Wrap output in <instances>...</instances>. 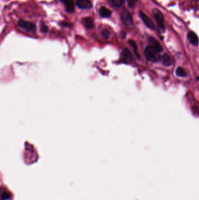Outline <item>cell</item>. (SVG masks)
<instances>
[{
  "label": "cell",
  "mask_w": 199,
  "mask_h": 200,
  "mask_svg": "<svg viewBox=\"0 0 199 200\" xmlns=\"http://www.w3.org/2000/svg\"><path fill=\"white\" fill-rule=\"evenodd\" d=\"M144 55L147 60L152 62H157L160 61L161 59L159 53L154 49L150 46L146 47L144 50Z\"/></svg>",
  "instance_id": "obj_1"
},
{
  "label": "cell",
  "mask_w": 199,
  "mask_h": 200,
  "mask_svg": "<svg viewBox=\"0 0 199 200\" xmlns=\"http://www.w3.org/2000/svg\"><path fill=\"white\" fill-rule=\"evenodd\" d=\"M152 14L156 22L157 25L159 29V30L162 32L165 31V25H164V19L162 13L158 9L154 8L152 11Z\"/></svg>",
  "instance_id": "obj_2"
},
{
  "label": "cell",
  "mask_w": 199,
  "mask_h": 200,
  "mask_svg": "<svg viewBox=\"0 0 199 200\" xmlns=\"http://www.w3.org/2000/svg\"><path fill=\"white\" fill-rule=\"evenodd\" d=\"M18 25L20 28L29 33H35L37 29L36 25L35 24L22 19L18 21Z\"/></svg>",
  "instance_id": "obj_3"
},
{
  "label": "cell",
  "mask_w": 199,
  "mask_h": 200,
  "mask_svg": "<svg viewBox=\"0 0 199 200\" xmlns=\"http://www.w3.org/2000/svg\"><path fill=\"white\" fill-rule=\"evenodd\" d=\"M122 20L123 24L127 26L131 27L133 25V19L131 15L127 10H125L122 14Z\"/></svg>",
  "instance_id": "obj_4"
},
{
  "label": "cell",
  "mask_w": 199,
  "mask_h": 200,
  "mask_svg": "<svg viewBox=\"0 0 199 200\" xmlns=\"http://www.w3.org/2000/svg\"><path fill=\"white\" fill-rule=\"evenodd\" d=\"M139 15L140 18H141L142 21H143V22L144 23V24L151 29L154 30L155 29V26L154 25V24L153 23L152 21L149 18V17L146 15L144 12L140 11L139 12Z\"/></svg>",
  "instance_id": "obj_5"
},
{
  "label": "cell",
  "mask_w": 199,
  "mask_h": 200,
  "mask_svg": "<svg viewBox=\"0 0 199 200\" xmlns=\"http://www.w3.org/2000/svg\"><path fill=\"white\" fill-rule=\"evenodd\" d=\"M64 5L66 11L72 14L75 10V4L73 0H60Z\"/></svg>",
  "instance_id": "obj_6"
},
{
  "label": "cell",
  "mask_w": 199,
  "mask_h": 200,
  "mask_svg": "<svg viewBox=\"0 0 199 200\" xmlns=\"http://www.w3.org/2000/svg\"><path fill=\"white\" fill-rule=\"evenodd\" d=\"M149 46H151L154 49L158 51V53H161L163 51V48L160 44V43L155 39L153 37H150L149 39Z\"/></svg>",
  "instance_id": "obj_7"
},
{
  "label": "cell",
  "mask_w": 199,
  "mask_h": 200,
  "mask_svg": "<svg viewBox=\"0 0 199 200\" xmlns=\"http://www.w3.org/2000/svg\"><path fill=\"white\" fill-rule=\"evenodd\" d=\"M75 4L79 8L82 9H90L92 6L90 0H77Z\"/></svg>",
  "instance_id": "obj_8"
},
{
  "label": "cell",
  "mask_w": 199,
  "mask_h": 200,
  "mask_svg": "<svg viewBox=\"0 0 199 200\" xmlns=\"http://www.w3.org/2000/svg\"><path fill=\"white\" fill-rule=\"evenodd\" d=\"M82 23L85 28L87 29H92L95 27V24L93 19L90 17H85L82 19Z\"/></svg>",
  "instance_id": "obj_9"
},
{
  "label": "cell",
  "mask_w": 199,
  "mask_h": 200,
  "mask_svg": "<svg viewBox=\"0 0 199 200\" xmlns=\"http://www.w3.org/2000/svg\"><path fill=\"white\" fill-rule=\"evenodd\" d=\"M187 37H188V41L190 42V43L191 44H192L193 45H195V46L198 45V44H199V38H198L197 35L195 32H193L192 31L189 32L188 34Z\"/></svg>",
  "instance_id": "obj_10"
},
{
  "label": "cell",
  "mask_w": 199,
  "mask_h": 200,
  "mask_svg": "<svg viewBox=\"0 0 199 200\" xmlns=\"http://www.w3.org/2000/svg\"><path fill=\"white\" fill-rule=\"evenodd\" d=\"M100 16L102 18H109L111 16L112 12L105 6H102L99 11Z\"/></svg>",
  "instance_id": "obj_11"
},
{
  "label": "cell",
  "mask_w": 199,
  "mask_h": 200,
  "mask_svg": "<svg viewBox=\"0 0 199 200\" xmlns=\"http://www.w3.org/2000/svg\"><path fill=\"white\" fill-rule=\"evenodd\" d=\"M121 55L123 59H124V60L127 61H131L132 60V58H133L132 54L130 50L127 48H124L122 50V53H121Z\"/></svg>",
  "instance_id": "obj_12"
},
{
  "label": "cell",
  "mask_w": 199,
  "mask_h": 200,
  "mask_svg": "<svg viewBox=\"0 0 199 200\" xmlns=\"http://www.w3.org/2000/svg\"><path fill=\"white\" fill-rule=\"evenodd\" d=\"M162 60L163 64L166 66H170L172 64L171 57L167 54H165L162 56Z\"/></svg>",
  "instance_id": "obj_13"
},
{
  "label": "cell",
  "mask_w": 199,
  "mask_h": 200,
  "mask_svg": "<svg viewBox=\"0 0 199 200\" xmlns=\"http://www.w3.org/2000/svg\"><path fill=\"white\" fill-rule=\"evenodd\" d=\"M176 74L177 76L181 77H185L187 76V73L186 71L182 67H179L176 70Z\"/></svg>",
  "instance_id": "obj_14"
},
{
  "label": "cell",
  "mask_w": 199,
  "mask_h": 200,
  "mask_svg": "<svg viewBox=\"0 0 199 200\" xmlns=\"http://www.w3.org/2000/svg\"><path fill=\"white\" fill-rule=\"evenodd\" d=\"M110 2L114 7L117 8L122 7L123 4V0H110Z\"/></svg>",
  "instance_id": "obj_15"
},
{
  "label": "cell",
  "mask_w": 199,
  "mask_h": 200,
  "mask_svg": "<svg viewBox=\"0 0 199 200\" xmlns=\"http://www.w3.org/2000/svg\"><path fill=\"white\" fill-rule=\"evenodd\" d=\"M11 197V194L10 193L4 191L1 193V200H9Z\"/></svg>",
  "instance_id": "obj_16"
},
{
  "label": "cell",
  "mask_w": 199,
  "mask_h": 200,
  "mask_svg": "<svg viewBox=\"0 0 199 200\" xmlns=\"http://www.w3.org/2000/svg\"><path fill=\"white\" fill-rule=\"evenodd\" d=\"M101 36L104 39H107L110 36V33L107 29H104L101 32Z\"/></svg>",
  "instance_id": "obj_17"
},
{
  "label": "cell",
  "mask_w": 199,
  "mask_h": 200,
  "mask_svg": "<svg viewBox=\"0 0 199 200\" xmlns=\"http://www.w3.org/2000/svg\"><path fill=\"white\" fill-rule=\"evenodd\" d=\"M128 43H129V44L131 46V48L134 49V52H135V54H136V56H137V57L138 58V56H137V45H136V44L135 43V42L134 41H133V40H129V42H128Z\"/></svg>",
  "instance_id": "obj_18"
},
{
  "label": "cell",
  "mask_w": 199,
  "mask_h": 200,
  "mask_svg": "<svg viewBox=\"0 0 199 200\" xmlns=\"http://www.w3.org/2000/svg\"><path fill=\"white\" fill-rule=\"evenodd\" d=\"M128 6L130 8H133L136 5L138 0H126Z\"/></svg>",
  "instance_id": "obj_19"
},
{
  "label": "cell",
  "mask_w": 199,
  "mask_h": 200,
  "mask_svg": "<svg viewBox=\"0 0 199 200\" xmlns=\"http://www.w3.org/2000/svg\"><path fill=\"white\" fill-rule=\"evenodd\" d=\"M41 31L43 33H47L49 31V28L47 25H46L45 24H42L41 25Z\"/></svg>",
  "instance_id": "obj_20"
}]
</instances>
